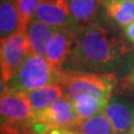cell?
Returning a JSON list of instances; mask_svg holds the SVG:
<instances>
[{
    "label": "cell",
    "instance_id": "20",
    "mask_svg": "<svg viewBox=\"0 0 134 134\" xmlns=\"http://www.w3.org/2000/svg\"><path fill=\"white\" fill-rule=\"evenodd\" d=\"M130 81H131V83L134 86V68L133 70H132V72H131V76H130Z\"/></svg>",
    "mask_w": 134,
    "mask_h": 134
},
{
    "label": "cell",
    "instance_id": "6",
    "mask_svg": "<svg viewBox=\"0 0 134 134\" xmlns=\"http://www.w3.org/2000/svg\"><path fill=\"white\" fill-rule=\"evenodd\" d=\"M35 122L43 123L49 128H66L72 130L80 120L72 100L67 96L54 101L35 116Z\"/></svg>",
    "mask_w": 134,
    "mask_h": 134
},
{
    "label": "cell",
    "instance_id": "10",
    "mask_svg": "<svg viewBox=\"0 0 134 134\" xmlns=\"http://www.w3.org/2000/svg\"><path fill=\"white\" fill-rule=\"evenodd\" d=\"M56 29L57 28L33 18L26 30L31 54L45 57L48 42Z\"/></svg>",
    "mask_w": 134,
    "mask_h": 134
},
{
    "label": "cell",
    "instance_id": "4",
    "mask_svg": "<svg viewBox=\"0 0 134 134\" xmlns=\"http://www.w3.org/2000/svg\"><path fill=\"white\" fill-rule=\"evenodd\" d=\"M115 85L112 74L71 72L65 81V93L72 101L86 98H109Z\"/></svg>",
    "mask_w": 134,
    "mask_h": 134
},
{
    "label": "cell",
    "instance_id": "14",
    "mask_svg": "<svg viewBox=\"0 0 134 134\" xmlns=\"http://www.w3.org/2000/svg\"><path fill=\"white\" fill-rule=\"evenodd\" d=\"M74 18L80 25L88 24L96 18L101 0H68Z\"/></svg>",
    "mask_w": 134,
    "mask_h": 134
},
{
    "label": "cell",
    "instance_id": "21",
    "mask_svg": "<svg viewBox=\"0 0 134 134\" xmlns=\"http://www.w3.org/2000/svg\"><path fill=\"white\" fill-rule=\"evenodd\" d=\"M129 134H134V124H133V126H132V129H131Z\"/></svg>",
    "mask_w": 134,
    "mask_h": 134
},
{
    "label": "cell",
    "instance_id": "16",
    "mask_svg": "<svg viewBox=\"0 0 134 134\" xmlns=\"http://www.w3.org/2000/svg\"><path fill=\"white\" fill-rule=\"evenodd\" d=\"M109 98H86L72 101L80 122L103 113Z\"/></svg>",
    "mask_w": 134,
    "mask_h": 134
},
{
    "label": "cell",
    "instance_id": "5",
    "mask_svg": "<svg viewBox=\"0 0 134 134\" xmlns=\"http://www.w3.org/2000/svg\"><path fill=\"white\" fill-rule=\"evenodd\" d=\"M30 53V45L25 32L18 30L12 35L1 39V86L6 85L14 77Z\"/></svg>",
    "mask_w": 134,
    "mask_h": 134
},
{
    "label": "cell",
    "instance_id": "11",
    "mask_svg": "<svg viewBox=\"0 0 134 134\" xmlns=\"http://www.w3.org/2000/svg\"><path fill=\"white\" fill-rule=\"evenodd\" d=\"M106 17L124 28L134 21V0H101Z\"/></svg>",
    "mask_w": 134,
    "mask_h": 134
},
{
    "label": "cell",
    "instance_id": "12",
    "mask_svg": "<svg viewBox=\"0 0 134 134\" xmlns=\"http://www.w3.org/2000/svg\"><path fill=\"white\" fill-rule=\"evenodd\" d=\"M26 93L36 115L54 101L64 96L65 86L63 83H54L30 91Z\"/></svg>",
    "mask_w": 134,
    "mask_h": 134
},
{
    "label": "cell",
    "instance_id": "2",
    "mask_svg": "<svg viewBox=\"0 0 134 134\" xmlns=\"http://www.w3.org/2000/svg\"><path fill=\"white\" fill-rule=\"evenodd\" d=\"M68 74L53 67L43 56L29 54L19 70L6 85L1 86V92H28L54 83H65Z\"/></svg>",
    "mask_w": 134,
    "mask_h": 134
},
{
    "label": "cell",
    "instance_id": "19",
    "mask_svg": "<svg viewBox=\"0 0 134 134\" xmlns=\"http://www.w3.org/2000/svg\"><path fill=\"white\" fill-rule=\"evenodd\" d=\"M45 134H80L71 129L66 128H48Z\"/></svg>",
    "mask_w": 134,
    "mask_h": 134
},
{
    "label": "cell",
    "instance_id": "9",
    "mask_svg": "<svg viewBox=\"0 0 134 134\" xmlns=\"http://www.w3.org/2000/svg\"><path fill=\"white\" fill-rule=\"evenodd\" d=\"M34 18L55 28L80 25L72 16L68 0H41Z\"/></svg>",
    "mask_w": 134,
    "mask_h": 134
},
{
    "label": "cell",
    "instance_id": "1",
    "mask_svg": "<svg viewBox=\"0 0 134 134\" xmlns=\"http://www.w3.org/2000/svg\"><path fill=\"white\" fill-rule=\"evenodd\" d=\"M131 51L106 29L80 25L72 51L63 70L71 72L114 74L127 64Z\"/></svg>",
    "mask_w": 134,
    "mask_h": 134
},
{
    "label": "cell",
    "instance_id": "17",
    "mask_svg": "<svg viewBox=\"0 0 134 134\" xmlns=\"http://www.w3.org/2000/svg\"><path fill=\"white\" fill-rule=\"evenodd\" d=\"M40 2L41 0H15L19 16V31L26 33V30L34 18Z\"/></svg>",
    "mask_w": 134,
    "mask_h": 134
},
{
    "label": "cell",
    "instance_id": "7",
    "mask_svg": "<svg viewBox=\"0 0 134 134\" xmlns=\"http://www.w3.org/2000/svg\"><path fill=\"white\" fill-rule=\"evenodd\" d=\"M79 26L57 28L48 42L45 58L53 67L63 70L77 37Z\"/></svg>",
    "mask_w": 134,
    "mask_h": 134
},
{
    "label": "cell",
    "instance_id": "3",
    "mask_svg": "<svg viewBox=\"0 0 134 134\" xmlns=\"http://www.w3.org/2000/svg\"><path fill=\"white\" fill-rule=\"evenodd\" d=\"M1 134H13L32 129L35 112L26 92L4 91L0 98Z\"/></svg>",
    "mask_w": 134,
    "mask_h": 134
},
{
    "label": "cell",
    "instance_id": "13",
    "mask_svg": "<svg viewBox=\"0 0 134 134\" xmlns=\"http://www.w3.org/2000/svg\"><path fill=\"white\" fill-rule=\"evenodd\" d=\"M19 29V16L15 0H1L0 3V34L1 39L10 36Z\"/></svg>",
    "mask_w": 134,
    "mask_h": 134
},
{
    "label": "cell",
    "instance_id": "18",
    "mask_svg": "<svg viewBox=\"0 0 134 134\" xmlns=\"http://www.w3.org/2000/svg\"><path fill=\"white\" fill-rule=\"evenodd\" d=\"M123 34L126 40L132 45H134V21L123 28Z\"/></svg>",
    "mask_w": 134,
    "mask_h": 134
},
{
    "label": "cell",
    "instance_id": "8",
    "mask_svg": "<svg viewBox=\"0 0 134 134\" xmlns=\"http://www.w3.org/2000/svg\"><path fill=\"white\" fill-rule=\"evenodd\" d=\"M114 134H129L134 124V101L123 96H111L104 109Z\"/></svg>",
    "mask_w": 134,
    "mask_h": 134
},
{
    "label": "cell",
    "instance_id": "15",
    "mask_svg": "<svg viewBox=\"0 0 134 134\" xmlns=\"http://www.w3.org/2000/svg\"><path fill=\"white\" fill-rule=\"evenodd\" d=\"M72 130L80 134H114L112 125L104 113L81 121Z\"/></svg>",
    "mask_w": 134,
    "mask_h": 134
}]
</instances>
